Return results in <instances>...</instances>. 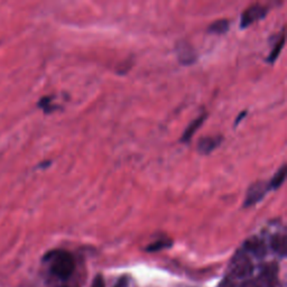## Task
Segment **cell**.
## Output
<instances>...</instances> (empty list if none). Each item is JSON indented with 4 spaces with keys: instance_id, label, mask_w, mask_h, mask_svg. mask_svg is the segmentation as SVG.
Here are the masks:
<instances>
[{
    "instance_id": "10",
    "label": "cell",
    "mask_w": 287,
    "mask_h": 287,
    "mask_svg": "<svg viewBox=\"0 0 287 287\" xmlns=\"http://www.w3.org/2000/svg\"><path fill=\"white\" fill-rule=\"evenodd\" d=\"M284 44H285V36H284V34H283L281 39H280V42H277L275 44V46H274L271 54H269V56L267 57L268 63H274L277 60V57L280 56L283 47H284Z\"/></svg>"
},
{
    "instance_id": "4",
    "label": "cell",
    "mask_w": 287,
    "mask_h": 287,
    "mask_svg": "<svg viewBox=\"0 0 287 287\" xmlns=\"http://www.w3.org/2000/svg\"><path fill=\"white\" fill-rule=\"evenodd\" d=\"M176 55L178 61L182 63V64H192L193 62L196 60V54L194 52V49L187 42H181L177 43L176 45Z\"/></svg>"
},
{
    "instance_id": "6",
    "label": "cell",
    "mask_w": 287,
    "mask_h": 287,
    "mask_svg": "<svg viewBox=\"0 0 287 287\" xmlns=\"http://www.w3.org/2000/svg\"><path fill=\"white\" fill-rule=\"evenodd\" d=\"M205 118H206V114H203V115H201V116L197 117L196 119L193 120L192 123L187 126L186 129L184 130L183 136L181 138V142L182 143L190 142L191 139H192V137L194 136V134L196 133V130L201 127L202 124H203V121L205 120Z\"/></svg>"
},
{
    "instance_id": "14",
    "label": "cell",
    "mask_w": 287,
    "mask_h": 287,
    "mask_svg": "<svg viewBox=\"0 0 287 287\" xmlns=\"http://www.w3.org/2000/svg\"><path fill=\"white\" fill-rule=\"evenodd\" d=\"M127 286H128V278L126 276L121 277L115 285V287H127Z\"/></svg>"
},
{
    "instance_id": "2",
    "label": "cell",
    "mask_w": 287,
    "mask_h": 287,
    "mask_svg": "<svg viewBox=\"0 0 287 287\" xmlns=\"http://www.w3.org/2000/svg\"><path fill=\"white\" fill-rule=\"evenodd\" d=\"M267 12L268 8L263 6V4H253V6L247 8L241 15L240 27L241 28H247L248 26L255 24L256 21L263 19V18L267 15Z\"/></svg>"
},
{
    "instance_id": "7",
    "label": "cell",
    "mask_w": 287,
    "mask_h": 287,
    "mask_svg": "<svg viewBox=\"0 0 287 287\" xmlns=\"http://www.w3.org/2000/svg\"><path fill=\"white\" fill-rule=\"evenodd\" d=\"M285 178H286V168L285 165H283L282 167L277 170L276 174L274 175L273 178L271 179V182L268 183L269 188H271V190H277V188H280L282 186V184L285 182Z\"/></svg>"
},
{
    "instance_id": "12",
    "label": "cell",
    "mask_w": 287,
    "mask_h": 287,
    "mask_svg": "<svg viewBox=\"0 0 287 287\" xmlns=\"http://www.w3.org/2000/svg\"><path fill=\"white\" fill-rule=\"evenodd\" d=\"M172 246V241L170 240H158L154 242V244L149 245L146 248L147 251H158L160 249L164 248H168V247Z\"/></svg>"
},
{
    "instance_id": "13",
    "label": "cell",
    "mask_w": 287,
    "mask_h": 287,
    "mask_svg": "<svg viewBox=\"0 0 287 287\" xmlns=\"http://www.w3.org/2000/svg\"><path fill=\"white\" fill-rule=\"evenodd\" d=\"M91 287H105V280L101 275H97L93 280Z\"/></svg>"
},
{
    "instance_id": "3",
    "label": "cell",
    "mask_w": 287,
    "mask_h": 287,
    "mask_svg": "<svg viewBox=\"0 0 287 287\" xmlns=\"http://www.w3.org/2000/svg\"><path fill=\"white\" fill-rule=\"evenodd\" d=\"M269 190H271V188H269L268 183L265 182L258 181L254 183L253 185H250L248 191H247L246 199L244 202L245 208H249V206H253L256 203H258V202L266 195V193Z\"/></svg>"
},
{
    "instance_id": "1",
    "label": "cell",
    "mask_w": 287,
    "mask_h": 287,
    "mask_svg": "<svg viewBox=\"0 0 287 287\" xmlns=\"http://www.w3.org/2000/svg\"><path fill=\"white\" fill-rule=\"evenodd\" d=\"M44 260L51 262V273L65 281L70 278L74 271V259L65 250H52L45 255Z\"/></svg>"
},
{
    "instance_id": "5",
    "label": "cell",
    "mask_w": 287,
    "mask_h": 287,
    "mask_svg": "<svg viewBox=\"0 0 287 287\" xmlns=\"http://www.w3.org/2000/svg\"><path fill=\"white\" fill-rule=\"evenodd\" d=\"M221 141H222L221 137H204V138H202L201 141L199 142V145H197V150H199L201 154L208 155L220 145Z\"/></svg>"
},
{
    "instance_id": "9",
    "label": "cell",
    "mask_w": 287,
    "mask_h": 287,
    "mask_svg": "<svg viewBox=\"0 0 287 287\" xmlns=\"http://www.w3.org/2000/svg\"><path fill=\"white\" fill-rule=\"evenodd\" d=\"M272 247L273 249L278 254H282L283 256L286 253V238L284 235H277L273 238L272 240Z\"/></svg>"
},
{
    "instance_id": "8",
    "label": "cell",
    "mask_w": 287,
    "mask_h": 287,
    "mask_svg": "<svg viewBox=\"0 0 287 287\" xmlns=\"http://www.w3.org/2000/svg\"><path fill=\"white\" fill-rule=\"evenodd\" d=\"M229 29V20L219 19L209 26V31L213 34H224Z\"/></svg>"
},
{
    "instance_id": "11",
    "label": "cell",
    "mask_w": 287,
    "mask_h": 287,
    "mask_svg": "<svg viewBox=\"0 0 287 287\" xmlns=\"http://www.w3.org/2000/svg\"><path fill=\"white\" fill-rule=\"evenodd\" d=\"M38 107L45 112V114H51V112H53L57 108V106L52 103L51 97H44L40 99L38 102Z\"/></svg>"
}]
</instances>
